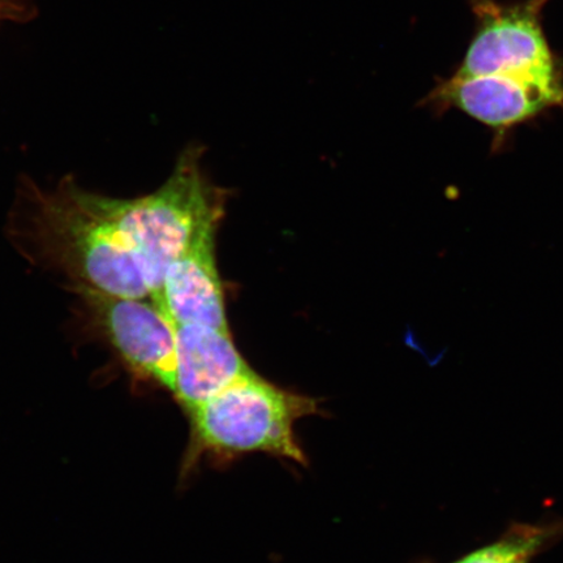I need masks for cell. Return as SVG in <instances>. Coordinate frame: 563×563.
I'll use <instances>...</instances> for the list:
<instances>
[{
  "instance_id": "obj_7",
  "label": "cell",
  "mask_w": 563,
  "mask_h": 563,
  "mask_svg": "<svg viewBox=\"0 0 563 563\" xmlns=\"http://www.w3.org/2000/svg\"><path fill=\"white\" fill-rule=\"evenodd\" d=\"M176 365L174 396L195 410L230 385L252 375L230 333L197 325H175Z\"/></svg>"
},
{
  "instance_id": "obj_2",
  "label": "cell",
  "mask_w": 563,
  "mask_h": 563,
  "mask_svg": "<svg viewBox=\"0 0 563 563\" xmlns=\"http://www.w3.org/2000/svg\"><path fill=\"white\" fill-rule=\"evenodd\" d=\"M317 408V400L280 389L253 372L188 412L191 441L183 471L188 473L206 455L227 460L255 452L306 464L294 426Z\"/></svg>"
},
{
  "instance_id": "obj_5",
  "label": "cell",
  "mask_w": 563,
  "mask_h": 563,
  "mask_svg": "<svg viewBox=\"0 0 563 563\" xmlns=\"http://www.w3.org/2000/svg\"><path fill=\"white\" fill-rule=\"evenodd\" d=\"M435 110L456 109L504 137L514 126L563 108V97L506 77L453 75L426 98Z\"/></svg>"
},
{
  "instance_id": "obj_8",
  "label": "cell",
  "mask_w": 563,
  "mask_h": 563,
  "mask_svg": "<svg viewBox=\"0 0 563 563\" xmlns=\"http://www.w3.org/2000/svg\"><path fill=\"white\" fill-rule=\"evenodd\" d=\"M563 534V523H512L495 543L476 549L453 563H530Z\"/></svg>"
},
{
  "instance_id": "obj_3",
  "label": "cell",
  "mask_w": 563,
  "mask_h": 563,
  "mask_svg": "<svg viewBox=\"0 0 563 563\" xmlns=\"http://www.w3.org/2000/svg\"><path fill=\"white\" fill-rule=\"evenodd\" d=\"M548 2L473 0L475 34L454 75L506 77L563 97L562 62L543 30Z\"/></svg>"
},
{
  "instance_id": "obj_1",
  "label": "cell",
  "mask_w": 563,
  "mask_h": 563,
  "mask_svg": "<svg viewBox=\"0 0 563 563\" xmlns=\"http://www.w3.org/2000/svg\"><path fill=\"white\" fill-rule=\"evenodd\" d=\"M42 229L79 287L121 298H154L162 285L141 199L65 189L48 201Z\"/></svg>"
},
{
  "instance_id": "obj_4",
  "label": "cell",
  "mask_w": 563,
  "mask_h": 563,
  "mask_svg": "<svg viewBox=\"0 0 563 563\" xmlns=\"http://www.w3.org/2000/svg\"><path fill=\"white\" fill-rule=\"evenodd\" d=\"M77 288L126 367L173 391L175 325L157 302L152 298L112 297L87 287Z\"/></svg>"
},
{
  "instance_id": "obj_6",
  "label": "cell",
  "mask_w": 563,
  "mask_h": 563,
  "mask_svg": "<svg viewBox=\"0 0 563 563\" xmlns=\"http://www.w3.org/2000/svg\"><path fill=\"white\" fill-rule=\"evenodd\" d=\"M210 223L168 266L157 302L174 325H197L230 333L224 295L216 263V232Z\"/></svg>"
}]
</instances>
